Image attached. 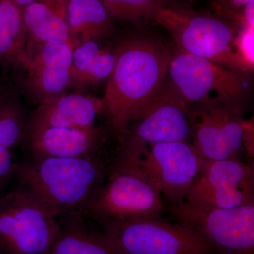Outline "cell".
<instances>
[{
	"label": "cell",
	"instance_id": "24",
	"mask_svg": "<svg viewBox=\"0 0 254 254\" xmlns=\"http://www.w3.org/2000/svg\"><path fill=\"white\" fill-rule=\"evenodd\" d=\"M252 2L254 0H213L212 7L217 14L238 23L242 11Z\"/></svg>",
	"mask_w": 254,
	"mask_h": 254
},
{
	"label": "cell",
	"instance_id": "2",
	"mask_svg": "<svg viewBox=\"0 0 254 254\" xmlns=\"http://www.w3.org/2000/svg\"><path fill=\"white\" fill-rule=\"evenodd\" d=\"M21 188L57 216L86 211L105 182V168L96 155L83 158H33L16 165Z\"/></svg>",
	"mask_w": 254,
	"mask_h": 254
},
{
	"label": "cell",
	"instance_id": "12",
	"mask_svg": "<svg viewBox=\"0 0 254 254\" xmlns=\"http://www.w3.org/2000/svg\"><path fill=\"white\" fill-rule=\"evenodd\" d=\"M191 135L189 107L167 78L158 93L132 120L126 139L150 145L189 142Z\"/></svg>",
	"mask_w": 254,
	"mask_h": 254
},
{
	"label": "cell",
	"instance_id": "1",
	"mask_svg": "<svg viewBox=\"0 0 254 254\" xmlns=\"http://www.w3.org/2000/svg\"><path fill=\"white\" fill-rule=\"evenodd\" d=\"M114 55L103 115L123 145L132 120L166 81L171 53L153 40L130 37L119 44Z\"/></svg>",
	"mask_w": 254,
	"mask_h": 254
},
{
	"label": "cell",
	"instance_id": "17",
	"mask_svg": "<svg viewBox=\"0 0 254 254\" xmlns=\"http://www.w3.org/2000/svg\"><path fill=\"white\" fill-rule=\"evenodd\" d=\"M66 19L79 43L106 38L114 30V18L100 0H68Z\"/></svg>",
	"mask_w": 254,
	"mask_h": 254
},
{
	"label": "cell",
	"instance_id": "10",
	"mask_svg": "<svg viewBox=\"0 0 254 254\" xmlns=\"http://www.w3.org/2000/svg\"><path fill=\"white\" fill-rule=\"evenodd\" d=\"M193 148L203 160L238 159L242 149L243 123L240 105L218 100L190 110Z\"/></svg>",
	"mask_w": 254,
	"mask_h": 254
},
{
	"label": "cell",
	"instance_id": "7",
	"mask_svg": "<svg viewBox=\"0 0 254 254\" xmlns=\"http://www.w3.org/2000/svg\"><path fill=\"white\" fill-rule=\"evenodd\" d=\"M103 233L120 254H210L193 230L161 218L100 220Z\"/></svg>",
	"mask_w": 254,
	"mask_h": 254
},
{
	"label": "cell",
	"instance_id": "28",
	"mask_svg": "<svg viewBox=\"0 0 254 254\" xmlns=\"http://www.w3.org/2000/svg\"><path fill=\"white\" fill-rule=\"evenodd\" d=\"M163 1H164V0H163Z\"/></svg>",
	"mask_w": 254,
	"mask_h": 254
},
{
	"label": "cell",
	"instance_id": "22",
	"mask_svg": "<svg viewBox=\"0 0 254 254\" xmlns=\"http://www.w3.org/2000/svg\"><path fill=\"white\" fill-rule=\"evenodd\" d=\"M113 18L138 21L153 18L163 0H100Z\"/></svg>",
	"mask_w": 254,
	"mask_h": 254
},
{
	"label": "cell",
	"instance_id": "15",
	"mask_svg": "<svg viewBox=\"0 0 254 254\" xmlns=\"http://www.w3.org/2000/svg\"><path fill=\"white\" fill-rule=\"evenodd\" d=\"M25 140L33 158H83L96 155L98 131L94 128L51 127L28 133Z\"/></svg>",
	"mask_w": 254,
	"mask_h": 254
},
{
	"label": "cell",
	"instance_id": "5",
	"mask_svg": "<svg viewBox=\"0 0 254 254\" xmlns=\"http://www.w3.org/2000/svg\"><path fill=\"white\" fill-rule=\"evenodd\" d=\"M153 19L170 33L177 49L245 74L234 51L235 31L226 23L213 16L165 6L158 10Z\"/></svg>",
	"mask_w": 254,
	"mask_h": 254
},
{
	"label": "cell",
	"instance_id": "8",
	"mask_svg": "<svg viewBox=\"0 0 254 254\" xmlns=\"http://www.w3.org/2000/svg\"><path fill=\"white\" fill-rule=\"evenodd\" d=\"M168 80L189 107L213 101L240 105L247 91L245 75L177 49L171 53Z\"/></svg>",
	"mask_w": 254,
	"mask_h": 254
},
{
	"label": "cell",
	"instance_id": "14",
	"mask_svg": "<svg viewBox=\"0 0 254 254\" xmlns=\"http://www.w3.org/2000/svg\"><path fill=\"white\" fill-rule=\"evenodd\" d=\"M103 113V98L79 93H64L40 103L28 119L26 134L51 127L94 128L97 117Z\"/></svg>",
	"mask_w": 254,
	"mask_h": 254
},
{
	"label": "cell",
	"instance_id": "23",
	"mask_svg": "<svg viewBox=\"0 0 254 254\" xmlns=\"http://www.w3.org/2000/svg\"><path fill=\"white\" fill-rule=\"evenodd\" d=\"M234 51L242 72H252L254 67V27L241 28L235 36Z\"/></svg>",
	"mask_w": 254,
	"mask_h": 254
},
{
	"label": "cell",
	"instance_id": "27",
	"mask_svg": "<svg viewBox=\"0 0 254 254\" xmlns=\"http://www.w3.org/2000/svg\"><path fill=\"white\" fill-rule=\"evenodd\" d=\"M63 1H64L65 3H66V5H67L68 0H63Z\"/></svg>",
	"mask_w": 254,
	"mask_h": 254
},
{
	"label": "cell",
	"instance_id": "18",
	"mask_svg": "<svg viewBox=\"0 0 254 254\" xmlns=\"http://www.w3.org/2000/svg\"><path fill=\"white\" fill-rule=\"evenodd\" d=\"M28 43L22 10L11 0H0V66L17 69Z\"/></svg>",
	"mask_w": 254,
	"mask_h": 254
},
{
	"label": "cell",
	"instance_id": "20",
	"mask_svg": "<svg viewBox=\"0 0 254 254\" xmlns=\"http://www.w3.org/2000/svg\"><path fill=\"white\" fill-rule=\"evenodd\" d=\"M115 61V55L101 49L95 41L79 43L73 50L71 83L86 86L108 79Z\"/></svg>",
	"mask_w": 254,
	"mask_h": 254
},
{
	"label": "cell",
	"instance_id": "19",
	"mask_svg": "<svg viewBox=\"0 0 254 254\" xmlns=\"http://www.w3.org/2000/svg\"><path fill=\"white\" fill-rule=\"evenodd\" d=\"M22 15L28 41L38 43L73 41L79 44L71 36L67 20L47 5L33 3L23 8Z\"/></svg>",
	"mask_w": 254,
	"mask_h": 254
},
{
	"label": "cell",
	"instance_id": "4",
	"mask_svg": "<svg viewBox=\"0 0 254 254\" xmlns=\"http://www.w3.org/2000/svg\"><path fill=\"white\" fill-rule=\"evenodd\" d=\"M60 230L56 214L27 190L0 198L1 254H49Z\"/></svg>",
	"mask_w": 254,
	"mask_h": 254
},
{
	"label": "cell",
	"instance_id": "25",
	"mask_svg": "<svg viewBox=\"0 0 254 254\" xmlns=\"http://www.w3.org/2000/svg\"><path fill=\"white\" fill-rule=\"evenodd\" d=\"M18 7L22 10L23 8L35 2H40L47 5L57 14L66 19V8L67 5L63 0H11ZM67 20V19H66Z\"/></svg>",
	"mask_w": 254,
	"mask_h": 254
},
{
	"label": "cell",
	"instance_id": "6",
	"mask_svg": "<svg viewBox=\"0 0 254 254\" xmlns=\"http://www.w3.org/2000/svg\"><path fill=\"white\" fill-rule=\"evenodd\" d=\"M178 223L193 230L220 254H254V203L219 208L184 200L170 208Z\"/></svg>",
	"mask_w": 254,
	"mask_h": 254
},
{
	"label": "cell",
	"instance_id": "9",
	"mask_svg": "<svg viewBox=\"0 0 254 254\" xmlns=\"http://www.w3.org/2000/svg\"><path fill=\"white\" fill-rule=\"evenodd\" d=\"M125 143L136 146L142 168L172 204L186 198L201 170L203 159L187 141L146 144L133 138Z\"/></svg>",
	"mask_w": 254,
	"mask_h": 254
},
{
	"label": "cell",
	"instance_id": "11",
	"mask_svg": "<svg viewBox=\"0 0 254 254\" xmlns=\"http://www.w3.org/2000/svg\"><path fill=\"white\" fill-rule=\"evenodd\" d=\"M185 200L219 208L254 203L253 165L239 159L203 160L199 175Z\"/></svg>",
	"mask_w": 254,
	"mask_h": 254
},
{
	"label": "cell",
	"instance_id": "3",
	"mask_svg": "<svg viewBox=\"0 0 254 254\" xmlns=\"http://www.w3.org/2000/svg\"><path fill=\"white\" fill-rule=\"evenodd\" d=\"M123 146L108 180L85 212L99 221L160 218L161 192L142 168L136 147L128 143Z\"/></svg>",
	"mask_w": 254,
	"mask_h": 254
},
{
	"label": "cell",
	"instance_id": "26",
	"mask_svg": "<svg viewBox=\"0 0 254 254\" xmlns=\"http://www.w3.org/2000/svg\"><path fill=\"white\" fill-rule=\"evenodd\" d=\"M242 143L245 145L248 156L251 158L254 157V123L253 120L250 121L245 120L243 123V136Z\"/></svg>",
	"mask_w": 254,
	"mask_h": 254
},
{
	"label": "cell",
	"instance_id": "21",
	"mask_svg": "<svg viewBox=\"0 0 254 254\" xmlns=\"http://www.w3.org/2000/svg\"><path fill=\"white\" fill-rule=\"evenodd\" d=\"M49 254H120L104 233L86 230L75 220L61 230Z\"/></svg>",
	"mask_w": 254,
	"mask_h": 254
},
{
	"label": "cell",
	"instance_id": "13",
	"mask_svg": "<svg viewBox=\"0 0 254 254\" xmlns=\"http://www.w3.org/2000/svg\"><path fill=\"white\" fill-rule=\"evenodd\" d=\"M77 45L73 41H28L27 51L18 68L26 73L25 85L39 104L66 93L71 84L73 50Z\"/></svg>",
	"mask_w": 254,
	"mask_h": 254
},
{
	"label": "cell",
	"instance_id": "16",
	"mask_svg": "<svg viewBox=\"0 0 254 254\" xmlns=\"http://www.w3.org/2000/svg\"><path fill=\"white\" fill-rule=\"evenodd\" d=\"M27 123L17 97L0 89V187L14 175L15 150L26 138Z\"/></svg>",
	"mask_w": 254,
	"mask_h": 254
}]
</instances>
